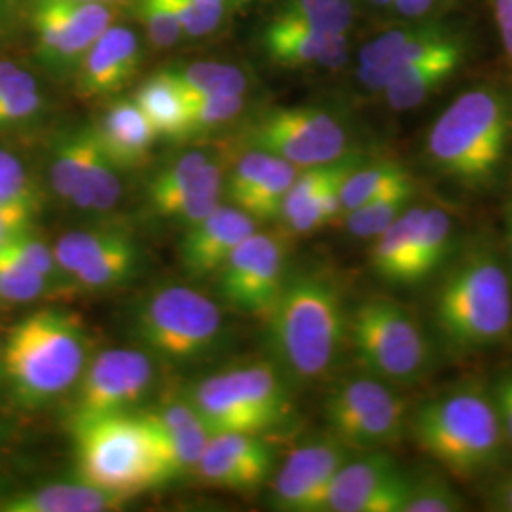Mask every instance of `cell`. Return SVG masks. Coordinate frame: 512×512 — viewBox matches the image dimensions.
<instances>
[{
  "label": "cell",
  "instance_id": "6da1fadb",
  "mask_svg": "<svg viewBox=\"0 0 512 512\" xmlns=\"http://www.w3.org/2000/svg\"><path fill=\"white\" fill-rule=\"evenodd\" d=\"M431 323L452 355L478 353L511 338V272L490 236L469 239L448 258L433 294Z\"/></svg>",
  "mask_w": 512,
  "mask_h": 512
},
{
  "label": "cell",
  "instance_id": "7a4b0ae2",
  "mask_svg": "<svg viewBox=\"0 0 512 512\" xmlns=\"http://www.w3.org/2000/svg\"><path fill=\"white\" fill-rule=\"evenodd\" d=\"M264 321L275 365L300 384L325 378L348 338L344 294L336 279L321 270L289 274Z\"/></svg>",
  "mask_w": 512,
  "mask_h": 512
},
{
  "label": "cell",
  "instance_id": "3957f363",
  "mask_svg": "<svg viewBox=\"0 0 512 512\" xmlns=\"http://www.w3.org/2000/svg\"><path fill=\"white\" fill-rule=\"evenodd\" d=\"M512 147V88L480 84L440 112L425 137L429 164L465 188L494 183Z\"/></svg>",
  "mask_w": 512,
  "mask_h": 512
},
{
  "label": "cell",
  "instance_id": "277c9868",
  "mask_svg": "<svg viewBox=\"0 0 512 512\" xmlns=\"http://www.w3.org/2000/svg\"><path fill=\"white\" fill-rule=\"evenodd\" d=\"M408 429L423 454L461 480L494 473L509 448L492 389L463 382L410 412Z\"/></svg>",
  "mask_w": 512,
  "mask_h": 512
},
{
  "label": "cell",
  "instance_id": "5b68a950",
  "mask_svg": "<svg viewBox=\"0 0 512 512\" xmlns=\"http://www.w3.org/2000/svg\"><path fill=\"white\" fill-rule=\"evenodd\" d=\"M82 321L67 311L40 310L23 317L2 346V374L19 403L38 408L78 384L90 361Z\"/></svg>",
  "mask_w": 512,
  "mask_h": 512
},
{
  "label": "cell",
  "instance_id": "8992f818",
  "mask_svg": "<svg viewBox=\"0 0 512 512\" xmlns=\"http://www.w3.org/2000/svg\"><path fill=\"white\" fill-rule=\"evenodd\" d=\"M80 480L131 499L173 478L141 414H116L71 427Z\"/></svg>",
  "mask_w": 512,
  "mask_h": 512
},
{
  "label": "cell",
  "instance_id": "52a82bcc",
  "mask_svg": "<svg viewBox=\"0 0 512 512\" xmlns=\"http://www.w3.org/2000/svg\"><path fill=\"white\" fill-rule=\"evenodd\" d=\"M348 338L366 372L395 387L420 382L429 372V334L404 304L372 296L349 313Z\"/></svg>",
  "mask_w": 512,
  "mask_h": 512
},
{
  "label": "cell",
  "instance_id": "ba28073f",
  "mask_svg": "<svg viewBox=\"0 0 512 512\" xmlns=\"http://www.w3.org/2000/svg\"><path fill=\"white\" fill-rule=\"evenodd\" d=\"M133 332L150 357L167 365H192L220 348L224 317L209 296L171 285L150 294L137 308Z\"/></svg>",
  "mask_w": 512,
  "mask_h": 512
},
{
  "label": "cell",
  "instance_id": "9c48e42d",
  "mask_svg": "<svg viewBox=\"0 0 512 512\" xmlns=\"http://www.w3.org/2000/svg\"><path fill=\"white\" fill-rule=\"evenodd\" d=\"M410 412L399 387L368 372L332 387L323 408L330 437L361 452L382 450L403 439Z\"/></svg>",
  "mask_w": 512,
  "mask_h": 512
},
{
  "label": "cell",
  "instance_id": "30bf717a",
  "mask_svg": "<svg viewBox=\"0 0 512 512\" xmlns=\"http://www.w3.org/2000/svg\"><path fill=\"white\" fill-rule=\"evenodd\" d=\"M154 385V363L145 349L110 348L88 361L74 393L71 427L128 414Z\"/></svg>",
  "mask_w": 512,
  "mask_h": 512
},
{
  "label": "cell",
  "instance_id": "8fae6325",
  "mask_svg": "<svg viewBox=\"0 0 512 512\" xmlns=\"http://www.w3.org/2000/svg\"><path fill=\"white\" fill-rule=\"evenodd\" d=\"M54 255L69 285L88 293L128 285L143 262L139 243L120 228L67 232L57 239Z\"/></svg>",
  "mask_w": 512,
  "mask_h": 512
},
{
  "label": "cell",
  "instance_id": "7c38bea8",
  "mask_svg": "<svg viewBox=\"0 0 512 512\" xmlns=\"http://www.w3.org/2000/svg\"><path fill=\"white\" fill-rule=\"evenodd\" d=\"M249 141L298 169L330 164L348 154L346 128L329 112L313 107L268 112L258 120Z\"/></svg>",
  "mask_w": 512,
  "mask_h": 512
},
{
  "label": "cell",
  "instance_id": "4fadbf2b",
  "mask_svg": "<svg viewBox=\"0 0 512 512\" xmlns=\"http://www.w3.org/2000/svg\"><path fill=\"white\" fill-rule=\"evenodd\" d=\"M289 247L268 232H253L220 268L222 300L245 315L266 319L289 277Z\"/></svg>",
  "mask_w": 512,
  "mask_h": 512
},
{
  "label": "cell",
  "instance_id": "5bb4252c",
  "mask_svg": "<svg viewBox=\"0 0 512 512\" xmlns=\"http://www.w3.org/2000/svg\"><path fill=\"white\" fill-rule=\"evenodd\" d=\"M222 192V169L205 152L194 150L152 179L148 184V205L158 219L186 230L219 207Z\"/></svg>",
  "mask_w": 512,
  "mask_h": 512
},
{
  "label": "cell",
  "instance_id": "9a60e30c",
  "mask_svg": "<svg viewBox=\"0 0 512 512\" xmlns=\"http://www.w3.org/2000/svg\"><path fill=\"white\" fill-rule=\"evenodd\" d=\"M410 473L382 450L348 459L330 484L323 512H403Z\"/></svg>",
  "mask_w": 512,
  "mask_h": 512
},
{
  "label": "cell",
  "instance_id": "2e32d148",
  "mask_svg": "<svg viewBox=\"0 0 512 512\" xmlns=\"http://www.w3.org/2000/svg\"><path fill=\"white\" fill-rule=\"evenodd\" d=\"M348 459V446L334 437L294 448L275 473L272 505L277 511L323 512L330 484Z\"/></svg>",
  "mask_w": 512,
  "mask_h": 512
},
{
  "label": "cell",
  "instance_id": "e0dca14e",
  "mask_svg": "<svg viewBox=\"0 0 512 512\" xmlns=\"http://www.w3.org/2000/svg\"><path fill=\"white\" fill-rule=\"evenodd\" d=\"M33 19L42 52L54 61H69L86 54L109 29L110 12L103 2L38 0Z\"/></svg>",
  "mask_w": 512,
  "mask_h": 512
},
{
  "label": "cell",
  "instance_id": "ac0fdd59",
  "mask_svg": "<svg viewBox=\"0 0 512 512\" xmlns=\"http://www.w3.org/2000/svg\"><path fill=\"white\" fill-rule=\"evenodd\" d=\"M298 171L287 160L255 148L232 169L224 183V192L228 202L256 222L279 219L285 196Z\"/></svg>",
  "mask_w": 512,
  "mask_h": 512
},
{
  "label": "cell",
  "instance_id": "d6986e66",
  "mask_svg": "<svg viewBox=\"0 0 512 512\" xmlns=\"http://www.w3.org/2000/svg\"><path fill=\"white\" fill-rule=\"evenodd\" d=\"M274 469V452L260 435H211L196 465L205 482L228 490H255Z\"/></svg>",
  "mask_w": 512,
  "mask_h": 512
},
{
  "label": "cell",
  "instance_id": "ffe728a7",
  "mask_svg": "<svg viewBox=\"0 0 512 512\" xmlns=\"http://www.w3.org/2000/svg\"><path fill=\"white\" fill-rule=\"evenodd\" d=\"M256 232V220L236 205H222L205 219L186 228L181 241V262L188 274L207 277L220 268L243 239Z\"/></svg>",
  "mask_w": 512,
  "mask_h": 512
},
{
  "label": "cell",
  "instance_id": "44dd1931",
  "mask_svg": "<svg viewBox=\"0 0 512 512\" xmlns=\"http://www.w3.org/2000/svg\"><path fill=\"white\" fill-rule=\"evenodd\" d=\"M171 475L196 469L211 439L200 414L190 403L165 404L141 414Z\"/></svg>",
  "mask_w": 512,
  "mask_h": 512
},
{
  "label": "cell",
  "instance_id": "7402d4cb",
  "mask_svg": "<svg viewBox=\"0 0 512 512\" xmlns=\"http://www.w3.org/2000/svg\"><path fill=\"white\" fill-rule=\"evenodd\" d=\"M137 69V38L126 27H109L86 52L78 73V92L84 97L120 92Z\"/></svg>",
  "mask_w": 512,
  "mask_h": 512
},
{
  "label": "cell",
  "instance_id": "603a6c76",
  "mask_svg": "<svg viewBox=\"0 0 512 512\" xmlns=\"http://www.w3.org/2000/svg\"><path fill=\"white\" fill-rule=\"evenodd\" d=\"M128 501L86 480L54 482L0 499V512H109L120 511Z\"/></svg>",
  "mask_w": 512,
  "mask_h": 512
},
{
  "label": "cell",
  "instance_id": "cb8c5ba5",
  "mask_svg": "<svg viewBox=\"0 0 512 512\" xmlns=\"http://www.w3.org/2000/svg\"><path fill=\"white\" fill-rule=\"evenodd\" d=\"M95 133L103 152L116 167L141 164L158 137L147 114L135 101L114 103Z\"/></svg>",
  "mask_w": 512,
  "mask_h": 512
},
{
  "label": "cell",
  "instance_id": "d4e9b609",
  "mask_svg": "<svg viewBox=\"0 0 512 512\" xmlns=\"http://www.w3.org/2000/svg\"><path fill=\"white\" fill-rule=\"evenodd\" d=\"M467 42L465 38L452 44L439 54L420 61L403 73L397 74L382 93L391 109L412 110L425 103L433 93L440 90L465 61Z\"/></svg>",
  "mask_w": 512,
  "mask_h": 512
},
{
  "label": "cell",
  "instance_id": "484cf974",
  "mask_svg": "<svg viewBox=\"0 0 512 512\" xmlns=\"http://www.w3.org/2000/svg\"><path fill=\"white\" fill-rule=\"evenodd\" d=\"M454 219L442 207L423 205L420 226L406 266L404 287L420 285L437 274L454 253Z\"/></svg>",
  "mask_w": 512,
  "mask_h": 512
},
{
  "label": "cell",
  "instance_id": "4316f807",
  "mask_svg": "<svg viewBox=\"0 0 512 512\" xmlns=\"http://www.w3.org/2000/svg\"><path fill=\"white\" fill-rule=\"evenodd\" d=\"M421 213L423 205L414 203L403 217H399L380 236L372 239L374 243L370 249V268L389 285L404 287L406 266L420 226Z\"/></svg>",
  "mask_w": 512,
  "mask_h": 512
},
{
  "label": "cell",
  "instance_id": "83f0119b",
  "mask_svg": "<svg viewBox=\"0 0 512 512\" xmlns=\"http://www.w3.org/2000/svg\"><path fill=\"white\" fill-rule=\"evenodd\" d=\"M133 101L147 114L158 137L177 139L188 135L186 99L167 71L147 80Z\"/></svg>",
  "mask_w": 512,
  "mask_h": 512
},
{
  "label": "cell",
  "instance_id": "f1b7e54d",
  "mask_svg": "<svg viewBox=\"0 0 512 512\" xmlns=\"http://www.w3.org/2000/svg\"><path fill=\"white\" fill-rule=\"evenodd\" d=\"M416 202V183L414 179L389 188L384 194L363 203L361 207L344 213L342 219L346 222L349 234L353 238L374 239L389 228L395 220L403 217L404 213Z\"/></svg>",
  "mask_w": 512,
  "mask_h": 512
},
{
  "label": "cell",
  "instance_id": "f546056e",
  "mask_svg": "<svg viewBox=\"0 0 512 512\" xmlns=\"http://www.w3.org/2000/svg\"><path fill=\"white\" fill-rule=\"evenodd\" d=\"M344 33H313L296 29L287 23L272 21L266 29V50L275 63L285 67L319 65L323 55L327 54L334 38Z\"/></svg>",
  "mask_w": 512,
  "mask_h": 512
},
{
  "label": "cell",
  "instance_id": "4dcf8cb0",
  "mask_svg": "<svg viewBox=\"0 0 512 512\" xmlns=\"http://www.w3.org/2000/svg\"><path fill=\"white\" fill-rule=\"evenodd\" d=\"M99 150L101 145L95 129H80L63 139L50 169V181L57 196L71 202Z\"/></svg>",
  "mask_w": 512,
  "mask_h": 512
},
{
  "label": "cell",
  "instance_id": "1f68e13d",
  "mask_svg": "<svg viewBox=\"0 0 512 512\" xmlns=\"http://www.w3.org/2000/svg\"><path fill=\"white\" fill-rule=\"evenodd\" d=\"M410 179H412V175L399 162L382 160V162H374V164L363 162V164L357 165L342 184V192H340L342 215L361 207L363 203L370 202L372 198L384 194L389 188L406 183Z\"/></svg>",
  "mask_w": 512,
  "mask_h": 512
},
{
  "label": "cell",
  "instance_id": "d6a6232c",
  "mask_svg": "<svg viewBox=\"0 0 512 512\" xmlns=\"http://www.w3.org/2000/svg\"><path fill=\"white\" fill-rule=\"evenodd\" d=\"M42 107L33 74L10 61H0V128L31 118Z\"/></svg>",
  "mask_w": 512,
  "mask_h": 512
},
{
  "label": "cell",
  "instance_id": "836d02e7",
  "mask_svg": "<svg viewBox=\"0 0 512 512\" xmlns=\"http://www.w3.org/2000/svg\"><path fill=\"white\" fill-rule=\"evenodd\" d=\"M184 97L243 95L247 78L243 71L222 63H194L179 71H167Z\"/></svg>",
  "mask_w": 512,
  "mask_h": 512
},
{
  "label": "cell",
  "instance_id": "e575fe53",
  "mask_svg": "<svg viewBox=\"0 0 512 512\" xmlns=\"http://www.w3.org/2000/svg\"><path fill=\"white\" fill-rule=\"evenodd\" d=\"M465 509V499L446 476L433 471L410 473L403 512H459Z\"/></svg>",
  "mask_w": 512,
  "mask_h": 512
},
{
  "label": "cell",
  "instance_id": "d590c367",
  "mask_svg": "<svg viewBox=\"0 0 512 512\" xmlns=\"http://www.w3.org/2000/svg\"><path fill=\"white\" fill-rule=\"evenodd\" d=\"M54 287L33 272L6 243L0 247V300L12 304L33 302Z\"/></svg>",
  "mask_w": 512,
  "mask_h": 512
},
{
  "label": "cell",
  "instance_id": "8d00e7d4",
  "mask_svg": "<svg viewBox=\"0 0 512 512\" xmlns=\"http://www.w3.org/2000/svg\"><path fill=\"white\" fill-rule=\"evenodd\" d=\"M186 99V118L188 133L217 128L230 122L243 110L241 95H200L184 97Z\"/></svg>",
  "mask_w": 512,
  "mask_h": 512
},
{
  "label": "cell",
  "instance_id": "74e56055",
  "mask_svg": "<svg viewBox=\"0 0 512 512\" xmlns=\"http://www.w3.org/2000/svg\"><path fill=\"white\" fill-rule=\"evenodd\" d=\"M6 245L38 275H42L54 289L69 285L55 260L54 247L33 236L31 228L19 232L18 236L6 241Z\"/></svg>",
  "mask_w": 512,
  "mask_h": 512
},
{
  "label": "cell",
  "instance_id": "f35d334b",
  "mask_svg": "<svg viewBox=\"0 0 512 512\" xmlns=\"http://www.w3.org/2000/svg\"><path fill=\"white\" fill-rule=\"evenodd\" d=\"M171 14L179 21L183 33L202 37L211 33L222 19L224 6H203L196 0H165Z\"/></svg>",
  "mask_w": 512,
  "mask_h": 512
},
{
  "label": "cell",
  "instance_id": "ab89813d",
  "mask_svg": "<svg viewBox=\"0 0 512 512\" xmlns=\"http://www.w3.org/2000/svg\"><path fill=\"white\" fill-rule=\"evenodd\" d=\"M139 16L147 25L148 37L158 48L175 44L183 33L165 0H139Z\"/></svg>",
  "mask_w": 512,
  "mask_h": 512
},
{
  "label": "cell",
  "instance_id": "60d3db41",
  "mask_svg": "<svg viewBox=\"0 0 512 512\" xmlns=\"http://www.w3.org/2000/svg\"><path fill=\"white\" fill-rule=\"evenodd\" d=\"M25 198H35L25 167L14 154L0 150V205Z\"/></svg>",
  "mask_w": 512,
  "mask_h": 512
},
{
  "label": "cell",
  "instance_id": "b9f144b4",
  "mask_svg": "<svg viewBox=\"0 0 512 512\" xmlns=\"http://www.w3.org/2000/svg\"><path fill=\"white\" fill-rule=\"evenodd\" d=\"M37 217V198L0 205V247L19 232L29 230Z\"/></svg>",
  "mask_w": 512,
  "mask_h": 512
},
{
  "label": "cell",
  "instance_id": "7bdbcfd3",
  "mask_svg": "<svg viewBox=\"0 0 512 512\" xmlns=\"http://www.w3.org/2000/svg\"><path fill=\"white\" fill-rule=\"evenodd\" d=\"M482 495L488 511L512 512V469L492 476Z\"/></svg>",
  "mask_w": 512,
  "mask_h": 512
},
{
  "label": "cell",
  "instance_id": "ee69618b",
  "mask_svg": "<svg viewBox=\"0 0 512 512\" xmlns=\"http://www.w3.org/2000/svg\"><path fill=\"white\" fill-rule=\"evenodd\" d=\"M490 389L505 439L512 448V372L501 376Z\"/></svg>",
  "mask_w": 512,
  "mask_h": 512
},
{
  "label": "cell",
  "instance_id": "f6af8a7d",
  "mask_svg": "<svg viewBox=\"0 0 512 512\" xmlns=\"http://www.w3.org/2000/svg\"><path fill=\"white\" fill-rule=\"evenodd\" d=\"M490 6L503 52L512 63V0H490Z\"/></svg>",
  "mask_w": 512,
  "mask_h": 512
},
{
  "label": "cell",
  "instance_id": "bcb514c9",
  "mask_svg": "<svg viewBox=\"0 0 512 512\" xmlns=\"http://www.w3.org/2000/svg\"><path fill=\"white\" fill-rule=\"evenodd\" d=\"M336 0H287L274 19H298L311 16Z\"/></svg>",
  "mask_w": 512,
  "mask_h": 512
},
{
  "label": "cell",
  "instance_id": "7dc6e473",
  "mask_svg": "<svg viewBox=\"0 0 512 512\" xmlns=\"http://www.w3.org/2000/svg\"><path fill=\"white\" fill-rule=\"evenodd\" d=\"M501 249H503L505 262H507V268L512 277V192L507 198V205H505V236H503Z\"/></svg>",
  "mask_w": 512,
  "mask_h": 512
},
{
  "label": "cell",
  "instance_id": "c3c4849f",
  "mask_svg": "<svg viewBox=\"0 0 512 512\" xmlns=\"http://www.w3.org/2000/svg\"><path fill=\"white\" fill-rule=\"evenodd\" d=\"M203 6H224V0H196Z\"/></svg>",
  "mask_w": 512,
  "mask_h": 512
},
{
  "label": "cell",
  "instance_id": "681fc988",
  "mask_svg": "<svg viewBox=\"0 0 512 512\" xmlns=\"http://www.w3.org/2000/svg\"><path fill=\"white\" fill-rule=\"evenodd\" d=\"M0 378H2V344H0Z\"/></svg>",
  "mask_w": 512,
  "mask_h": 512
},
{
  "label": "cell",
  "instance_id": "f907efd6",
  "mask_svg": "<svg viewBox=\"0 0 512 512\" xmlns=\"http://www.w3.org/2000/svg\"><path fill=\"white\" fill-rule=\"evenodd\" d=\"M103 2H118V0H103Z\"/></svg>",
  "mask_w": 512,
  "mask_h": 512
},
{
  "label": "cell",
  "instance_id": "816d5d0a",
  "mask_svg": "<svg viewBox=\"0 0 512 512\" xmlns=\"http://www.w3.org/2000/svg\"><path fill=\"white\" fill-rule=\"evenodd\" d=\"M90 2H103V0H90Z\"/></svg>",
  "mask_w": 512,
  "mask_h": 512
},
{
  "label": "cell",
  "instance_id": "f5cc1de1",
  "mask_svg": "<svg viewBox=\"0 0 512 512\" xmlns=\"http://www.w3.org/2000/svg\"><path fill=\"white\" fill-rule=\"evenodd\" d=\"M439 2H440V0H439Z\"/></svg>",
  "mask_w": 512,
  "mask_h": 512
}]
</instances>
